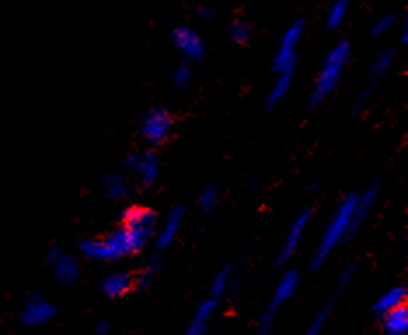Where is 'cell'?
<instances>
[{"instance_id": "obj_35", "label": "cell", "mask_w": 408, "mask_h": 335, "mask_svg": "<svg viewBox=\"0 0 408 335\" xmlns=\"http://www.w3.org/2000/svg\"><path fill=\"white\" fill-rule=\"evenodd\" d=\"M408 40V25H407V21L403 23V33H402V42L405 44Z\"/></svg>"}, {"instance_id": "obj_8", "label": "cell", "mask_w": 408, "mask_h": 335, "mask_svg": "<svg viewBox=\"0 0 408 335\" xmlns=\"http://www.w3.org/2000/svg\"><path fill=\"white\" fill-rule=\"evenodd\" d=\"M172 40L176 49L180 51L185 58L192 59V61H198V59H201L204 53H206V46H204L201 35L188 27H178L173 30Z\"/></svg>"}, {"instance_id": "obj_32", "label": "cell", "mask_w": 408, "mask_h": 335, "mask_svg": "<svg viewBox=\"0 0 408 335\" xmlns=\"http://www.w3.org/2000/svg\"><path fill=\"white\" fill-rule=\"evenodd\" d=\"M354 273H356L354 264H351V266H347L346 269H344V273L340 274V279H339V290H344L347 285H349L352 276H354Z\"/></svg>"}, {"instance_id": "obj_7", "label": "cell", "mask_w": 408, "mask_h": 335, "mask_svg": "<svg viewBox=\"0 0 408 335\" xmlns=\"http://www.w3.org/2000/svg\"><path fill=\"white\" fill-rule=\"evenodd\" d=\"M126 171L138 175L143 185H150L157 180L161 173V161L154 152H143V154H129L124 159Z\"/></svg>"}, {"instance_id": "obj_18", "label": "cell", "mask_w": 408, "mask_h": 335, "mask_svg": "<svg viewBox=\"0 0 408 335\" xmlns=\"http://www.w3.org/2000/svg\"><path fill=\"white\" fill-rule=\"evenodd\" d=\"M217 299H208L204 300L201 306L196 311L194 319L191 322V325L187 327V334L188 335H204L208 332V322H210L211 315H213L215 307H217Z\"/></svg>"}, {"instance_id": "obj_1", "label": "cell", "mask_w": 408, "mask_h": 335, "mask_svg": "<svg viewBox=\"0 0 408 335\" xmlns=\"http://www.w3.org/2000/svg\"><path fill=\"white\" fill-rule=\"evenodd\" d=\"M356 201H358V194L352 192V194L344 197L340 206L337 208L335 215H333L332 221L326 225L320 245H318V250L313 257V269H320L323 264H325V260L330 257V253L335 250L339 245L346 243L352 236L351 221L352 213H354Z\"/></svg>"}, {"instance_id": "obj_6", "label": "cell", "mask_w": 408, "mask_h": 335, "mask_svg": "<svg viewBox=\"0 0 408 335\" xmlns=\"http://www.w3.org/2000/svg\"><path fill=\"white\" fill-rule=\"evenodd\" d=\"M304 30H306V23H304L302 20H299L290 25V28L284 32L280 44V49H277L272 61V69L276 74L284 69H293V66L296 65V46H299V40L302 39Z\"/></svg>"}, {"instance_id": "obj_29", "label": "cell", "mask_w": 408, "mask_h": 335, "mask_svg": "<svg viewBox=\"0 0 408 335\" xmlns=\"http://www.w3.org/2000/svg\"><path fill=\"white\" fill-rule=\"evenodd\" d=\"M395 21H396V14L395 13L384 14V16L379 18V20H377V23L373 25L372 33H373V35H384V33H388L389 30L392 28Z\"/></svg>"}, {"instance_id": "obj_25", "label": "cell", "mask_w": 408, "mask_h": 335, "mask_svg": "<svg viewBox=\"0 0 408 335\" xmlns=\"http://www.w3.org/2000/svg\"><path fill=\"white\" fill-rule=\"evenodd\" d=\"M218 197H220V192H218L217 185H208L203 191V194L199 196V206H201L203 211H211L218 203Z\"/></svg>"}, {"instance_id": "obj_30", "label": "cell", "mask_w": 408, "mask_h": 335, "mask_svg": "<svg viewBox=\"0 0 408 335\" xmlns=\"http://www.w3.org/2000/svg\"><path fill=\"white\" fill-rule=\"evenodd\" d=\"M274 316H276V315H272V312H269V311L263 312V315L260 316V319H258V332H260V334L272 332V329H274Z\"/></svg>"}, {"instance_id": "obj_21", "label": "cell", "mask_w": 408, "mask_h": 335, "mask_svg": "<svg viewBox=\"0 0 408 335\" xmlns=\"http://www.w3.org/2000/svg\"><path fill=\"white\" fill-rule=\"evenodd\" d=\"M351 0H333L330 6L328 14H326V27L328 28H339L346 20L347 13H349Z\"/></svg>"}, {"instance_id": "obj_23", "label": "cell", "mask_w": 408, "mask_h": 335, "mask_svg": "<svg viewBox=\"0 0 408 335\" xmlns=\"http://www.w3.org/2000/svg\"><path fill=\"white\" fill-rule=\"evenodd\" d=\"M231 281H232L231 267H224V269H222L220 273L215 276L213 283H211V297H213V299H217V300L222 299V297H224L225 293L229 292Z\"/></svg>"}, {"instance_id": "obj_34", "label": "cell", "mask_w": 408, "mask_h": 335, "mask_svg": "<svg viewBox=\"0 0 408 335\" xmlns=\"http://www.w3.org/2000/svg\"><path fill=\"white\" fill-rule=\"evenodd\" d=\"M198 14H199V18H201L203 21L211 20V18H213V11H211V9H204V7H203V9H199Z\"/></svg>"}, {"instance_id": "obj_17", "label": "cell", "mask_w": 408, "mask_h": 335, "mask_svg": "<svg viewBox=\"0 0 408 335\" xmlns=\"http://www.w3.org/2000/svg\"><path fill=\"white\" fill-rule=\"evenodd\" d=\"M293 76H295V66L293 69H284L281 72H277V79L270 88L269 95H267V109H274L281 100L287 96V93L290 91Z\"/></svg>"}, {"instance_id": "obj_4", "label": "cell", "mask_w": 408, "mask_h": 335, "mask_svg": "<svg viewBox=\"0 0 408 335\" xmlns=\"http://www.w3.org/2000/svg\"><path fill=\"white\" fill-rule=\"evenodd\" d=\"M157 217L150 208H131L124 213V229L131 241L133 252H140L145 248L150 237L155 234Z\"/></svg>"}, {"instance_id": "obj_15", "label": "cell", "mask_w": 408, "mask_h": 335, "mask_svg": "<svg viewBox=\"0 0 408 335\" xmlns=\"http://www.w3.org/2000/svg\"><path fill=\"white\" fill-rule=\"evenodd\" d=\"M133 285V278L129 276L124 271H119V273L109 274L102 283V290L109 299H121L122 295L129 292Z\"/></svg>"}, {"instance_id": "obj_14", "label": "cell", "mask_w": 408, "mask_h": 335, "mask_svg": "<svg viewBox=\"0 0 408 335\" xmlns=\"http://www.w3.org/2000/svg\"><path fill=\"white\" fill-rule=\"evenodd\" d=\"M382 330L388 335H405L408 332L407 304H402L382 315Z\"/></svg>"}, {"instance_id": "obj_19", "label": "cell", "mask_w": 408, "mask_h": 335, "mask_svg": "<svg viewBox=\"0 0 408 335\" xmlns=\"http://www.w3.org/2000/svg\"><path fill=\"white\" fill-rule=\"evenodd\" d=\"M405 300H407L405 286L403 285L392 286V288H389L388 292L382 293V295L379 297V300L373 304V311H376L379 316H382L384 312H388V311H391V309L405 304Z\"/></svg>"}, {"instance_id": "obj_12", "label": "cell", "mask_w": 408, "mask_h": 335, "mask_svg": "<svg viewBox=\"0 0 408 335\" xmlns=\"http://www.w3.org/2000/svg\"><path fill=\"white\" fill-rule=\"evenodd\" d=\"M184 213H185L184 206H175L169 211L164 223H162V227L159 229L157 236H155V245H157V248H161V250L162 248H168L169 245L176 240L178 230H180L181 222H184Z\"/></svg>"}, {"instance_id": "obj_20", "label": "cell", "mask_w": 408, "mask_h": 335, "mask_svg": "<svg viewBox=\"0 0 408 335\" xmlns=\"http://www.w3.org/2000/svg\"><path fill=\"white\" fill-rule=\"evenodd\" d=\"M103 187H105L107 196L112 197V199H126L133 192L131 184L122 173L107 175L105 180H103Z\"/></svg>"}, {"instance_id": "obj_22", "label": "cell", "mask_w": 408, "mask_h": 335, "mask_svg": "<svg viewBox=\"0 0 408 335\" xmlns=\"http://www.w3.org/2000/svg\"><path fill=\"white\" fill-rule=\"evenodd\" d=\"M395 56H396L395 49L384 51V53H382L379 58L372 63V66H370V76H372L373 79H380V77H384L385 74L389 72V69L392 66V63H395Z\"/></svg>"}, {"instance_id": "obj_28", "label": "cell", "mask_w": 408, "mask_h": 335, "mask_svg": "<svg viewBox=\"0 0 408 335\" xmlns=\"http://www.w3.org/2000/svg\"><path fill=\"white\" fill-rule=\"evenodd\" d=\"M192 77H194V74H192L191 66L180 65L175 70V74H173V84H175V88L178 89L187 88V86L192 83Z\"/></svg>"}, {"instance_id": "obj_31", "label": "cell", "mask_w": 408, "mask_h": 335, "mask_svg": "<svg viewBox=\"0 0 408 335\" xmlns=\"http://www.w3.org/2000/svg\"><path fill=\"white\" fill-rule=\"evenodd\" d=\"M370 95H372V91H370L368 88L363 89V91L359 93L358 98H356V102H354V105H352V112H354V114H358V112L363 110V107H365L366 102L370 100Z\"/></svg>"}, {"instance_id": "obj_16", "label": "cell", "mask_w": 408, "mask_h": 335, "mask_svg": "<svg viewBox=\"0 0 408 335\" xmlns=\"http://www.w3.org/2000/svg\"><path fill=\"white\" fill-rule=\"evenodd\" d=\"M54 312L56 311H54V307L51 306L49 302L35 297V299H32L27 304L23 318L30 325H42V323H47L49 319H53Z\"/></svg>"}, {"instance_id": "obj_5", "label": "cell", "mask_w": 408, "mask_h": 335, "mask_svg": "<svg viewBox=\"0 0 408 335\" xmlns=\"http://www.w3.org/2000/svg\"><path fill=\"white\" fill-rule=\"evenodd\" d=\"M173 129V119L164 109H152L148 110L143 117L140 133L143 140L150 145H161L168 140Z\"/></svg>"}, {"instance_id": "obj_2", "label": "cell", "mask_w": 408, "mask_h": 335, "mask_svg": "<svg viewBox=\"0 0 408 335\" xmlns=\"http://www.w3.org/2000/svg\"><path fill=\"white\" fill-rule=\"evenodd\" d=\"M349 56L351 46L347 40H342V42L337 44V46L326 54V58L323 59L321 63L320 74H318L316 81H314L313 91H311V105L316 107L328 98L330 93L335 89L337 83H339L344 69H346L347 63H349Z\"/></svg>"}, {"instance_id": "obj_26", "label": "cell", "mask_w": 408, "mask_h": 335, "mask_svg": "<svg viewBox=\"0 0 408 335\" xmlns=\"http://www.w3.org/2000/svg\"><path fill=\"white\" fill-rule=\"evenodd\" d=\"M330 312H332V307H330V304H328V306L321 307L320 311H318V315L314 316L313 322H311L309 329H307V334H309V335L320 334L321 330L325 329L326 322H328V319H330Z\"/></svg>"}, {"instance_id": "obj_11", "label": "cell", "mask_w": 408, "mask_h": 335, "mask_svg": "<svg viewBox=\"0 0 408 335\" xmlns=\"http://www.w3.org/2000/svg\"><path fill=\"white\" fill-rule=\"evenodd\" d=\"M49 262L63 285H70V283H73L79 278V266H77L76 259H72V257L66 255V253L59 252L58 248H54V250L49 253Z\"/></svg>"}, {"instance_id": "obj_10", "label": "cell", "mask_w": 408, "mask_h": 335, "mask_svg": "<svg viewBox=\"0 0 408 335\" xmlns=\"http://www.w3.org/2000/svg\"><path fill=\"white\" fill-rule=\"evenodd\" d=\"M379 189H380L379 182H376V184L370 185L365 192H361V194L358 196V201H356V206H354V213H352V221H351L352 234L361 227V223L365 222L366 217H368L372 208L376 206V201H377V197H379Z\"/></svg>"}, {"instance_id": "obj_24", "label": "cell", "mask_w": 408, "mask_h": 335, "mask_svg": "<svg viewBox=\"0 0 408 335\" xmlns=\"http://www.w3.org/2000/svg\"><path fill=\"white\" fill-rule=\"evenodd\" d=\"M161 257L155 255L152 257L150 260L147 262V266L143 267L142 273L138 274V286L140 288H150V285L154 283V278L157 276L159 267H161Z\"/></svg>"}, {"instance_id": "obj_9", "label": "cell", "mask_w": 408, "mask_h": 335, "mask_svg": "<svg viewBox=\"0 0 408 335\" xmlns=\"http://www.w3.org/2000/svg\"><path fill=\"white\" fill-rule=\"evenodd\" d=\"M309 221H311L309 208L304 210L302 213L293 221V223L290 225V230H288L287 237H284L283 247H281V250H280V255H277V262L284 264L292 259L293 253H295L296 248H299L300 241H302V236H304V233H306V227H307V223H309Z\"/></svg>"}, {"instance_id": "obj_33", "label": "cell", "mask_w": 408, "mask_h": 335, "mask_svg": "<svg viewBox=\"0 0 408 335\" xmlns=\"http://www.w3.org/2000/svg\"><path fill=\"white\" fill-rule=\"evenodd\" d=\"M110 329H112V327H110L109 322H100L98 325H96V334H100V335L109 334Z\"/></svg>"}, {"instance_id": "obj_3", "label": "cell", "mask_w": 408, "mask_h": 335, "mask_svg": "<svg viewBox=\"0 0 408 335\" xmlns=\"http://www.w3.org/2000/svg\"><path fill=\"white\" fill-rule=\"evenodd\" d=\"M80 252L89 259L96 260H117L133 253L131 241L124 227L112 230L103 240H84L80 243Z\"/></svg>"}, {"instance_id": "obj_27", "label": "cell", "mask_w": 408, "mask_h": 335, "mask_svg": "<svg viewBox=\"0 0 408 335\" xmlns=\"http://www.w3.org/2000/svg\"><path fill=\"white\" fill-rule=\"evenodd\" d=\"M229 35H231V39L234 42L237 44H244L248 39H250L251 35V30L248 27V23H244V21H234L231 25V30H229Z\"/></svg>"}, {"instance_id": "obj_13", "label": "cell", "mask_w": 408, "mask_h": 335, "mask_svg": "<svg viewBox=\"0 0 408 335\" xmlns=\"http://www.w3.org/2000/svg\"><path fill=\"white\" fill-rule=\"evenodd\" d=\"M299 273L296 271H288L287 274H284L283 278H281V281L277 283L276 286V292L272 293V297H270V302H269V309L267 311L272 312V315H276V311L283 306L287 300H290L293 297V293H295L296 286H299Z\"/></svg>"}]
</instances>
